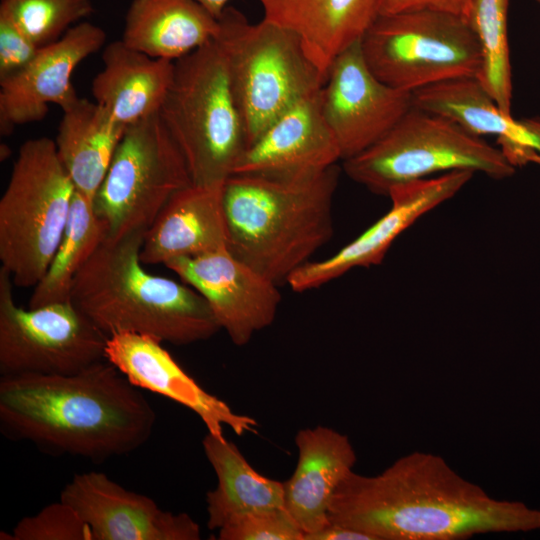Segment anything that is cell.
Returning a JSON list of instances; mask_svg holds the SVG:
<instances>
[{"instance_id":"1","label":"cell","mask_w":540,"mask_h":540,"mask_svg":"<svg viewBox=\"0 0 540 540\" xmlns=\"http://www.w3.org/2000/svg\"><path fill=\"white\" fill-rule=\"evenodd\" d=\"M332 523L370 540H462L540 528V510L489 495L441 456L414 451L381 473L351 471L329 508Z\"/></svg>"},{"instance_id":"2","label":"cell","mask_w":540,"mask_h":540,"mask_svg":"<svg viewBox=\"0 0 540 540\" xmlns=\"http://www.w3.org/2000/svg\"><path fill=\"white\" fill-rule=\"evenodd\" d=\"M156 412L107 360L73 374L0 376V429L51 454L102 462L151 437Z\"/></svg>"},{"instance_id":"3","label":"cell","mask_w":540,"mask_h":540,"mask_svg":"<svg viewBox=\"0 0 540 540\" xmlns=\"http://www.w3.org/2000/svg\"><path fill=\"white\" fill-rule=\"evenodd\" d=\"M144 235L105 238L76 274L72 303L107 336L133 332L174 345L214 336L221 328L201 294L143 268Z\"/></svg>"},{"instance_id":"4","label":"cell","mask_w":540,"mask_h":540,"mask_svg":"<svg viewBox=\"0 0 540 540\" xmlns=\"http://www.w3.org/2000/svg\"><path fill=\"white\" fill-rule=\"evenodd\" d=\"M339 168L302 178L234 174L223 184L227 249L279 284L333 234Z\"/></svg>"},{"instance_id":"5","label":"cell","mask_w":540,"mask_h":540,"mask_svg":"<svg viewBox=\"0 0 540 540\" xmlns=\"http://www.w3.org/2000/svg\"><path fill=\"white\" fill-rule=\"evenodd\" d=\"M214 40L225 58L247 147L326 81L293 31L264 18L251 23L234 7L227 6L218 18Z\"/></svg>"},{"instance_id":"6","label":"cell","mask_w":540,"mask_h":540,"mask_svg":"<svg viewBox=\"0 0 540 540\" xmlns=\"http://www.w3.org/2000/svg\"><path fill=\"white\" fill-rule=\"evenodd\" d=\"M159 116L186 161L192 184L223 185L247 148L242 116L215 40L175 61Z\"/></svg>"},{"instance_id":"7","label":"cell","mask_w":540,"mask_h":540,"mask_svg":"<svg viewBox=\"0 0 540 540\" xmlns=\"http://www.w3.org/2000/svg\"><path fill=\"white\" fill-rule=\"evenodd\" d=\"M74 184L54 140L25 141L0 199V261L15 286L34 287L65 231Z\"/></svg>"},{"instance_id":"8","label":"cell","mask_w":540,"mask_h":540,"mask_svg":"<svg viewBox=\"0 0 540 540\" xmlns=\"http://www.w3.org/2000/svg\"><path fill=\"white\" fill-rule=\"evenodd\" d=\"M343 168L353 181L383 195L436 173L468 170L504 179L515 172L499 148L445 117L415 107L378 142L344 160Z\"/></svg>"},{"instance_id":"9","label":"cell","mask_w":540,"mask_h":540,"mask_svg":"<svg viewBox=\"0 0 540 540\" xmlns=\"http://www.w3.org/2000/svg\"><path fill=\"white\" fill-rule=\"evenodd\" d=\"M360 43L373 74L405 91L454 79H477L481 71L480 45L466 18L444 11L380 14Z\"/></svg>"},{"instance_id":"10","label":"cell","mask_w":540,"mask_h":540,"mask_svg":"<svg viewBox=\"0 0 540 540\" xmlns=\"http://www.w3.org/2000/svg\"><path fill=\"white\" fill-rule=\"evenodd\" d=\"M192 184L159 113L127 127L94 197L106 239L146 232L169 199Z\"/></svg>"},{"instance_id":"11","label":"cell","mask_w":540,"mask_h":540,"mask_svg":"<svg viewBox=\"0 0 540 540\" xmlns=\"http://www.w3.org/2000/svg\"><path fill=\"white\" fill-rule=\"evenodd\" d=\"M0 268V376L73 374L106 360L108 336L71 300L24 309Z\"/></svg>"},{"instance_id":"12","label":"cell","mask_w":540,"mask_h":540,"mask_svg":"<svg viewBox=\"0 0 540 540\" xmlns=\"http://www.w3.org/2000/svg\"><path fill=\"white\" fill-rule=\"evenodd\" d=\"M360 41L333 60L319 93L343 161L378 142L413 107V92L391 87L373 74Z\"/></svg>"},{"instance_id":"13","label":"cell","mask_w":540,"mask_h":540,"mask_svg":"<svg viewBox=\"0 0 540 540\" xmlns=\"http://www.w3.org/2000/svg\"><path fill=\"white\" fill-rule=\"evenodd\" d=\"M165 266L204 297L220 328L237 346L246 345L275 319L281 301L278 284L227 248L174 259Z\"/></svg>"},{"instance_id":"14","label":"cell","mask_w":540,"mask_h":540,"mask_svg":"<svg viewBox=\"0 0 540 540\" xmlns=\"http://www.w3.org/2000/svg\"><path fill=\"white\" fill-rule=\"evenodd\" d=\"M468 170L451 171L393 187L387 196L391 208L362 234L332 256L309 261L288 279L295 292H305L344 275L356 267L382 262L393 242L421 216L453 197L473 176Z\"/></svg>"},{"instance_id":"15","label":"cell","mask_w":540,"mask_h":540,"mask_svg":"<svg viewBox=\"0 0 540 540\" xmlns=\"http://www.w3.org/2000/svg\"><path fill=\"white\" fill-rule=\"evenodd\" d=\"M60 500L88 525L92 540H199V524L187 513L160 509L150 497L127 490L103 472L78 473Z\"/></svg>"},{"instance_id":"16","label":"cell","mask_w":540,"mask_h":540,"mask_svg":"<svg viewBox=\"0 0 540 540\" xmlns=\"http://www.w3.org/2000/svg\"><path fill=\"white\" fill-rule=\"evenodd\" d=\"M105 41L106 34L101 27L89 22L78 23L57 41L42 46L22 71L1 80V134L9 135L18 125L42 120L49 104L63 110L78 99L72 74Z\"/></svg>"},{"instance_id":"17","label":"cell","mask_w":540,"mask_h":540,"mask_svg":"<svg viewBox=\"0 0 540 540\" xmlns=\"http://www.w3.org/2000/svg\"><path fill=\"white\" fill-rule=\"evenodd\" d=\"M152 336L119 332L108 336L106 360L136 387L162 395L193 411L207 432L224 436L229 426L237 435L256 432L257 421L234 412L218 397L203 389Z\"/></svg>"},{"instance_id":"18","label":"cell","mask_w":540,"mask_h":540,"mask_svg":"<svg viewBox=\"0 0 540 540\" xmlns=\"http://www.w3.org/2000/svg\"><path fill=\"white\" fill-rule=\"evenodd\" d=\"M319 93L277 118L246 148L234 174L302 178L342 160L337 140L323 117Z\"/></svg>"},{"instance_id":"19","label":"cell","mask_w":540,"mask_h":540,"mask_svg":"<svg viewBox=\"0 0 540 540\" xmlns=\"http://www.w3.org/2000/svg\"><path fill=\"white\" fill-rule=\"evenodd\" d=\"M413 107L445 117L474 136H497L499 149L514 167L540 165V121H517L505 114L476 78L418 89Z\"/></svg>"},{"instance_id":"20","label":"cell","mask_w":540,"mask_h":540,"mask_svg":"<svg viewBox=\"0 0 540 540\" xmlns=\"http://www.w3.org/2000/svg\"><path fill=\"white\" fill-rule=\"evenodd\" d=\"M298 461L283 482L284 507L303 532H316L330 523L329 508L342 480L353 471L357 457L348 436L316 426L297 432Z\"/></svg>"},{"instance_id":"21","label":"cell","mask_w":540,"mask_h":540,"mask_svg":"<svg viewBox=\"0 0 540 540\" xmlns=\"http://www.w3.org/2000/svg\"><path fill=\"white\" fill-rule=\"evenodd\" d=\"M223 185L190 184L166 203L144 235L143 264H164L227 248Z\"/></svg>"},{"instance_id":"22","label":"cell","mask_w":540,"mask_h":540,"mask_svg":"<svg viewBox=\"0 0 540 540\" xmlns=\"http://www.w3.org/2000/svg\"><path fill=\"white\" fill-rule=\"evenodd\" d=\"M264 19L293 31L326 74L333 60L360 41L380 15L382 0H257Z\"/></svg>"},{"instance_id":"23","label":"cell","mask_w":540,"mask_h":540,"mask_svg":"<svg viewBox=\"0 0 540 540\" xmlns=\"http://www.w3.org/2000/svg\"><path fill=\"white\" fill-rule=\"evenodd\" d=\"M103 68L91 85L94 101L128 127L160 112L175 62L148 56L122 40L106 45Z\"/></svg>"},{"instance_id":"24","label":"cell","mask_w":540,"mask_h":540,"mask_svg":"<svg viewBox=\"0 0 540 540\" xmlns=\"http://www.w3.org/2000/svg\"><path fill=\"white\" fill-rule=\"evenodd\" d=\"M217 32L218 19L195 0H133L121 40L175 62L214 40Z\"/></svg>"},{"instance_id":"25","label":"cell","mask_w":540,"mask_h":540,"mask_svg":"<svg viewBox=\"0 0 540 540\" xmlns=\"http://www.w3.org/2000/svg\"><path fill=\"white\" fill-rule=\"evenodd\" d=\"M62 111L55 140L58 156L75 190L93 201L127 127L86 98Z\"/></svg>"},{"instance_id":"26","label":"cell","mask_w":540,"mask_h":540,"mask_svg":"<svg viewBox=\"0 0 540 540\" xmlns=\"http://www.w3.org/2000/svg\"><path fill=\"white\" fill-rule=\"evenodd\" d=\"M202 445L217 476L216 488L206 495L210 530L246 513L284 507L283 482L257 472L234 443L207 432Z\"/></svg>"},{"instance_id":"27","label":"cell","mask_w":540,"mask_h":540,"mask_svg":"<svg viewBox=\"0 0 540 540\" xmlns=\"http://www.w3.org/2000/svg\"><path fill=\"white\" fill-rule=\"evenodd\" d=\"M105 238L93 201L75 190L61 242L46 273L33 287L28 307L69 301L76 274Z\"/></svg>"},{"instance_id":"28","label":"cell","mask_w":540,"mask_h":540,"mask_svg":"<svg viewBox=\"0 0 540 540\" xmlns=\"http://www.w3.org/2000/svg\"><path fill=\"white\" fill-rule=\"evenodd\" d=\"M509 0H470L466 20L481 49L477 80L507 115L512 106V72L507 16Z\"/></svg>"},{"instance_id":"29","label":"cell","mask_w":540,"mask_h":540,"mask_svg":"<svg viewBox=\"0 0 540 540\" xmlns=\"http://www.w3.org/2000/svg\"><path fill=\"white\" fill-rule=\"evenodd\" d=\"M93 12L91 0H1L0 16L7 18L39 47L61 38Z\"/></svg>"},{"instance_id":"30","label":"cell","mask_w":540,"mask_h":540,"mask_svg":"<svg viewBox=\"0 0 540 540\" xmlns=\"http://www.w3.org/2000/svg\"><path fill=\"white\" fill-rule=\"evenodd\" d=\"M1 540H92L88 525L77 511L62 500L51 503L33 516L18 521Z\"/></svg>"},{"instance_id":"31","label":"cell","mask_w":540,"mask_h":540,"mask_svg":"<svg viewBox=\"0 0 540 540\" xmlns=\"http://www.w3.org/2000/svg\"><path fill=\"white\" fill-rule=\"evenodd\" d=\"M219 540H303V532L285 509L273 508L237 516L218 530Z\"/></svg>"},{"instance_id":"32","label":"cell","mask_w":540,"mask_h":540,"mask_svg":"<svg viewBox=\"0 0 540 540\" xmlns=\"http://www.w3.org/2000/svg\"><path fill=\"white\" fill-rule=\"evenodd\" d=\"M40 48L12 22L0 16V81L22 71Z\"/></svg>"},{"instance_id":"33","label":"cell","mask_w":540,"mask_h":540,"mask_svg":"<svg viewBox=\"0 0 540 540\" xmlns=\"http://www.w3.org/2000/svg\"><path fill=\"white\" fill-rule=\"evenodd\" d=\"M470 0H382L380 14L433 9L466 17Z\"/></svg>"},{"instance_id":"34","label":"cell","mask_w":540,"mask_h":540,"mask_svg":"<svg viewBox=\"0 0 540 540\" xmlns=\"http://www.w3.org/2000/svg\"><path fill=\"white\" fill-rule=\"evenodd\" d=\"M303 540H370V538L352 528L330 522L324 528L305 535Z\"/></svg>"},{"instance_id":"35","label":"cell","mask_w":540,"mask_h":540,"mask_svg":"<svg viewBox=\"0 0 540 540\" xmlns=\"http://www.w3.org/2000/svg\"><path fill=\"white\" fill-rule=\"evenodd\" d=\"M203 6L213 17L218 19L224 9L227 7L229 0H195Z\"/></svg>"},{"instance_id":"36","label":"cell","mask_w":540,"mask_h":540,"mask_svg":"<svg viewBox=\"0 0 540 540\" xmlns=\"http://www.w3.org/2000/svg\"><path fill=\"white\" fill-rule=\"evenodd\" d=\"M1 160H6L9 157L10 149L7 145H1Z\"/></svg>"},{"instance_id":"37","label":"cell","mask_w":540,"mask_h":540,"mask_svg":"<svg viewBox=\"0 0 540 540\" xmlns=\"http://www.w3.org/2000/svg\"><path fill=\"white\" fill-rule=\"evenodd\" d=\"M540 4V0H536Z\"/></svg>"}]
</instances>
